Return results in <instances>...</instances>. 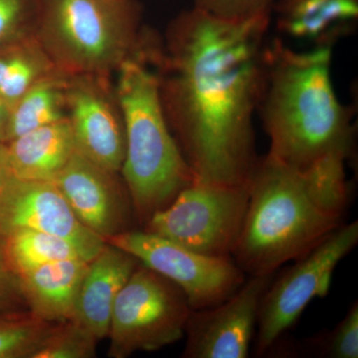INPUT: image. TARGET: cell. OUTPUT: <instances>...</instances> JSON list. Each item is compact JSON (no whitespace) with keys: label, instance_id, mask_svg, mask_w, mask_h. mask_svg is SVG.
<instances>
[{"label":"cell","instance_id":"6da1fadb","mask_svg":"<svg viewBox=\"0 0 358 358\" xmlns=\"http://www.w3.org/2000/svg\"><path fill=\"white\" fill-rule=\"evenodd\" d=\"M271 20H224L192 6L167 26L155 63L160 99L195 182L243 186L251 180Z\"/></svg>","mask_w":358,"mask_h":358},{"label":"cell","instance_id":"7a4b0ae2","mask_svg":"<svg viewBox=\"0 0 358 358\" xmlns=\"http://www.w3.org/2000/svg\"><path fill=\"white\" fill-rule=\"evenodd\" d=\"M345 162L331 157L296 169L268 154L259 157L232 253L245 274L274 275L341 225L350 197Z\"/></svg>","mask_w":358,"mask_h":358},{"label":"cell","instance_id":"3957f363","mask_svg":"<svg viewBox=\"0 0 358 358\" xmlns=\"http://www.w3.org/2000/svg\"><path fill=\"white\" fill-rule=\"evenodd\" d=\"M331 47L294 50L275 38L266 50L265 87L258 110L270 140L268 154L305 169L355 148V107L334 91Z\"/></svg>","mask_w":358,"mask_h":358},{"label":"cell","instance_id":"277c9868","mask_svg":"<svg viewBox=\"0 0 358 358\" xmlns=\"http://www.w3.org/2000/svg\"><path fill=\"white\" fill-rule=\"evenodd\" d=\"M115 73L126 136L120 173L136 215L145 223L196 179L167 122L152 59H129Z\"/></svg>","mask_w":358,"mask_h":358},{"label":"cell","instance_id":"5b68a950","mask_svg":"<svg viewBox=\"0 0 358 358\" xmlns=\"http://www.w3.org/2000/svg\"><path fill=\"white\" fill-rule=\"evenodd\" d=\"M35 36L57 69L110 76L150 55L159 38L143 25L138 0H37Z\"/></svg>","mask_w":358,"mask_h":358},{"label":"cell","instance_id":"8992f818","mask_svg":"<svg viewBox=\"0 0 358 358\" xmlns=\"http://www.w3.org/2000/svg\"><path fill=\"white\" fill-rule=\"evenodd\" d=\"M192 310L176 284L140 263L113 307L109 357L124 358L173 345L185 336Z\"/></svg>","mask_w":358,"mask_h":358},{"label":"cell","instance_id":"52a82bcc","mask_svg":"<svg viewBox=\"0 0 358 358\" xmlns=\"http://www.w3.org/2000/svg\"><path fill=\"white\" fill-rule=\"evenodd\" d=\"M250 183L193 182L147 222L148 233L203 255L232 258L248 207Z\"/></svg>","mask_w":358,"mask_h":358},{"label":"cell","instance_id":"ba28073f","mask_svg":"<svg viewBox=\"0 0 358 358\" xmlns=\"http://www.w3.org/2000/svg\"><path fill=\"white\" fill-rule=\"evenodd\" d=\"M358 243V222L333 231L282 275L268 285L257 317L256 353L270 350L298 320L315 298H324L331 288L336 266Z\"/></svg>","mask_w":358,"mask_h":358},{"label":"cell","instance_id":"9c48e42d","mask_svg":"<svg viewBox=\"0 0 358 358\" xmlns=\"http://www.w3.org/2000/svg\"><path fill=\"white\" fill-rule=\"evenodd\" d=\"M106 242L176 284L192 310L222 303L245 282L232 258L203 255L145 230L124 231Z\"/></svg>","mask_w":358,"mask_h":358},{"label":"cell","instance_id":"30bf717a","mask_svg":"<svg viewBox=\"0 0 358 358\" xmlns=\"http://www.w3.org/2000/svg\"><path fill=\"white\" fill-rule=\"evenodd\" d=\"M66 114L75 150L96 166L119 173L126 155L124 121L110 76L70 75Z\"/></svg>","mask_w":358,"mask_h":358},{"label":"cell","instance_id":"8fae6325","mask_svg":"<svg viewBox=\"0 0 358 358\" xmlns=\"http://www.w3.org/2000/svg\"><path fill=\"white\" fill-rule=\"evenodd\" d=\"M17 229L63 238L88 262L107 243L77 218L53 181L8 179L0 192V233Z\"/></svg>","mask_w":358,"mask_h":358},{"label":"cell","instance_id":"7c38bea8","mask_svg":"<svg viewBox=\"0 0 358 358\" xmlns=\"http://www.w3.org/2000/svg\"><path fill=\"white\" fill-rule=\"evenodd\" d=\"M273 275H253L214 307L192 310L186 322L185 358H246L261 300Z\"/></svg>","mask_w":358,"mask_h":358},{"label":"cell","instance_id":"4fadbf2b","mask_svg":"<svg viewBox=\"0 0 358 358\" xmlns=\"http://www.w3.org/2000/svg\"><path fill=\"white\" fill-rule=\"evenodd\" d=\"M115 176L75 150L53 180L77 218L105 241L128 230L133 206Z\"/></svg>","mask_w":358,"mask_h":358},{"label":"cell","instance_id":"5bb4252c","mask_svg":"<svg viewBox=\"0 0 358 358\" xmlns=\"http://www.w3.org/2000/svg\"><path fill=\"white\" fill-rule=\"evenodd\" d=\"M138 265L131 254L106 243L88 262L72 320L88 329L99 341L107 338L115 299Z\"/></svg>","mask_w":358,"mask_h":358},{"label":"cell","instance_id":"9a60e30c","mask_svg":"<svg viewBox=\"0 0 358 358\" xmlns=\"http://www.w3.org/2000/svg\"><path fill=\"white\" fill-rule=\"evenodd\" d=\"M284 36L331 47L358 26V0H275L271 16Z\"/></svg>","mask_w":358,"mask_h":358},{"label":"cell","instance_id":"2e32d148","mask_svg":"<svg viewBox=\"0 0 358 358\" xmlns=\"http://www.w3.org/2000/svg\"><path fill=\"white\" fill-rule=\"evenodd\" d=\"M75 152L67 119L4 143L9 176L20 180L53 181Z\"/></svg>","mask_w":358,"mask_h":358},{"label":"cell","instance_id":"e0dca14e","mask_svg":"<svg viewBox=\"0 0 358 358\" xmlns=\"http://www.w3.org/2000/svg\"><path fill=\"white\" fill-rule=\"evenodd\" d=\"M87 266L84 259H68L20 275L27 310L51 324L72 320Z\"/></svg>","mask_w":358,"mask_h":358},{"label":"cell","instance_id":"ac0fdd59","mask_svg":"<svg viewBox=\"0 0 358 358\" xmlns=\"http://www.w3.org/2000/svg\"><path fill=\"white\" fill-rule=\"evenodd\" d=\"M69 76L56 68L14 103L10 109L7 143L28 131L67 119L66 90Z\"/></svg>","mask_w":358,"mask_h":358},{"label":"cell","instance_id":"d6986e66","mask_svg":"<svg viewBox=\"0 0 358 358\" xmlns=\"http://www.w3.org/2000/svg\"><path fill=\"white\" fill-rule=\"evenodd\" d=\"M35 35L0 48V98L9 109L33 85L55 70Z\"/></svg>","mask_w":358,"mask_h":358},{"label":"cell","instance_id":"ffe728a7","mask_svg":"<svg viewBox=\"0 0 358 358\" xmlns=\"http://www.w3.org/2000/svg\"><path fill=\"white\" fill-rule=\"evenodd\" d=\"M9 265L18 275L46 264L82 258L72 243L63 238L32 229H17L3 235Z\"/></svg>","mask_w":358,"mask_h":358},{"label":"cell","instance_id":"44dd1931","mask_svg":"<svg viewBox=\"0 0 358 358\" xmlns=\"http://www.w3.org/2000/svg\"><path fill=\"white\" fill-rule=\"evenodd\" d=\"M54 324L29 310L0 313V358H34Z\"/></svg>","mask_w":358,"mask_h":358},{"label":"cell","instance_id":"7402d4cb","mask_svg":"<svg viewBox=\"0 0 358 358\" xmlns=\"http://www.w3.org/2000/svg\"><path fill=\"white\" fill-rule=\"evenodd\" d=\"M99 339L75 320L54 324L34 358L96 357Z\"/></svg>","mask_w":358,"mask_h":358},{"label":"cell","instance_id":"603a6c76","mask_svg":"<svg viewBox=\"0 0 358 358\" xmlns=\"http://www.w3.org/2000/svg\"><path fill=\"white\" fill-rule=\"evenodd\" d=\"M37 0H0V48L36 32Z\"/></svg>","mask_w":358,"mask_h":358},{"label":"cell","instance_id":"cb8c5ba5","mask_svg":"<svg viewBox=\"0 0 358 358\" xmlns=\"http://www.w3.org/2000/svg\"><path fill=\"white\" fill-rule=\"evenodd\" d=\"M312 345L320 357L327 358L358 357V303L348 310L333 331L313 339Z\"/></svg>","mask_w":358,"mask_h":358},{"label":"cell","instance_id":"d4e9b609","mask_svg":"<svg viewBox=\"0 0 358 358\" xmlns=\"http://www.w3.org/2000/svg\"><path fill=\"white\" fill-rule=\"evenodd\" d=\"M275 0H193V7L224 20L271 15Z\"/></svg>","mask_w":358,"mask_h":358},{"label":"cell","instance_id":"484cf974","mask_svg":"<svg viewBox=\"0 0 358 358\" xmlns=\"http://www.w3.org/2000/svg\"><path fill=\"white\" fill-rule=\"evenodd\" d=\"M28 310L20 275L9 265L4 249L3 235L0 233V313Z\"/></svg>","mask_w":358,"mask_h":358},{"label":"cell","instance_id":"4316f807","mask_svg":"<svg viewBox=\"0 0 358 358\" xmlns=\"http://www.w3.org/2000/svg\"><path fill=\"white\" fill-rule=\"evenodd\" d=\"M9 119H10V109L0 98V143H7Z\"/></svg>","mask_w":358,"mask_h":358},{"label":"cell","instance_id":"83f0119b","mask_svg":"<svg viewBox=\"0 0 358 358\" xmlns=\"http://www.w3.org/2000/svg\"><path fill=\"white\" fill-rule=\"evenodd\" d=\"M9 176L8 171H7L6 155H4V143H0V192L6 185Z\"/></svg>","mask_w":358,"mask_h":358}]
</instances>
